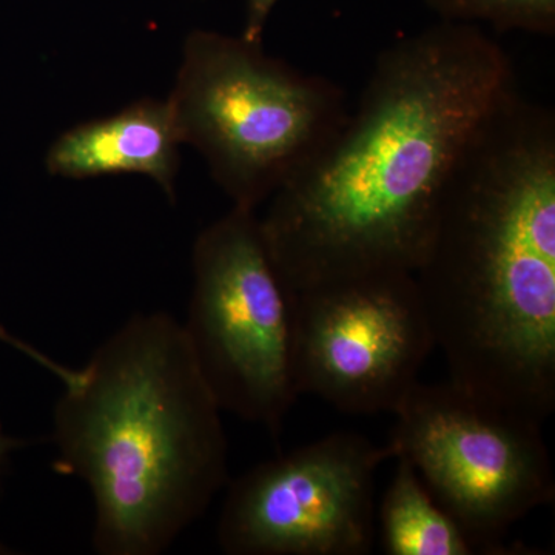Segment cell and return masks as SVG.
Wrapping results in <instances>:
<instances>
[{"label": "cell", "mask_w": 555, "mask_h": 555, "mask_svg": "<svg viewBox=\"0 0 555 555\" xmlns=\"http://www.w3.org/2000/svg\"><path fill=\"white\" fill-rule=\"evenodd\" d=\"M516 91L509 54L477 25L440 21L383 50L356 112L259 217L287 287L414 273L452 167Z\"/></svg>", "instance_id": "cell-1"}, {"label": "cell", "mask_w": 555, "mask_h": 555, "mask_svg": "<svg viewBox=\"0 0 555 555\" xmlns=\"http://www.w3.org/2000/svg\"><path fill=\"white\" fill-rule=\"evenodd\" d=\"M416 288L451 382L543 423L555 408V115L511 94L452 167Z\"/></svg>", "instance_id": "cell-2"}, {"label": "cell", "mask_w": 555, "mask_h": 555, "mask_svg": "<svg viewBox=\"0 0 555 555\" xmlns=\"http://www.w3.org/2000/svg\"><path fill=\"white\" fill-rule=\"evenodd\" d=\"M79 371L54 406V469L89 486L98 554L166 553L229 485L221 408L184 326L138 313Z\"/></svg>", "instance_id": "cell-3"}, {"label": "cell", "mask_w": 555, "mask_h": 555, "mask_svg": "<svg viewBox=\"0 0 555 555\" xmlns=\"http://www.w3.org/2000/svg\"><path fill=\"white\" fill-rule=\"evenodd\" d=\"M169 101L182 144L233 206L258 210L318 156L350 112L345 91L266 53L262 42L190 33Z\"/></svg>", "instance_id": "cell-4"}, {"label": "cell", "mask_w": 555, "mask_h": 555, "mask_svg": "<svg viewBox=\"0 0 555 555\" xmlns=\"http://www.w3.org/2000/svg\"><path fill=\"white\" fill-rule=\"evenodd\" d=\"M184 326L221 411L278 436L297 400L295 302L257 210L232 207L193 246Z\"/></svg>", "instance_id": "cell-5"}, {"label": "cell", "mask_w": 555, "mask_h": 555, "mask_svg": "<svg viewBox=\"0 0 555 555\" xmlns=\"http://www.w3.org/2000/svg\"><path fill=\"white\" fill-rule=\"evenodd\" d=\"M393 415V459L414 467L477 553L506 554L511 526L553 503L542 423L531 416L451 379L416 383Z\"/></svg>", "instance_id": "cell-6"}, {"label": "cell", "mask_w": 555, "mask_h": 555, "mask_svg": "<svg viewBox=\"0 0 555 555\" xmlns=\"http://www.w3.org/2000/svg\"><path fill=\"white\" fill-rule=\"evenodd\" d=\"M292 294L299 396L350 415L393 414L436 347L414 273H367Z\"/></svg>", "instance_id": "cell-7"}, {"label": "cell", "mask_w": 555, "mask_h": 555, "mask_svg": "<svg viewBox=\"0 0 555 555\" xmlns=\"http://www.w3.org/2000/svg\"><path fill=\"white\" fill-rule=\"evenodd\" d=\"M389 443L335 433L248 469L229 483L218 543L232 555H366L374 481Z\"/></svg>", "instance_id": "cell-8"}, {"label": "cell", "mask_w": 555, "mask_h": 555, "mask_svg": "<svg viewBox=\"0 0 555 555\" xmlns=\"http://www.w3.org/2000/svg\"><path fill=\"white\" fill-rule=\"evenodd\" d=\"M181 145L169 101L149 98L64 131L50 145L46 166L51 177L65 179L145 175L175 203Z\"/></svg>", "instance_id": "cell-9"}, {"label": "cell", "mask_w": 555, "mask_h": 555, "mask_svg": "<svg viewBox=\"0 0 555 555\" xmlns=\"http://www.w3.org/2000/svg\"><path fill=\"white\" fill-rule=\"evenodd\" d=\"M397 460L396 476L379 509L386 554H478L462 526L427 491L414 467L404 459Z\"/></svg>", "instance_id": "cell-10"}, {"label": "cell", "mask_w": 555, "mask_h": 555, "mask_svg": "<svg viewBox=\"0 0 555 555\" xmlns=\"http://www.w3.org/2000/svg\"><path fill=\"white\" fill-rule=\"evenodd\" d=\"M443 22L553 38L555 0H423Z\"/></svg>", "instance_id": "cell-11"}, {"label": "cell", "mask_w": 555, "mask_h": 555, "mask_svg": "<svg viewBox=\"0 0 555 555\" xmlns=\"http://www.w3.org/2000/svg\"><path fill=\"white\" fill-rule=\"evenodd\" d=\"M0 341L5 343L14 349L20 350L25 357L30 358L35 361L38 366L49 371L53 377H56L62 383V386H69L79 378V369H73L65 366V364L57 363V361L51 360L50 357L43 356L40 350L28 345V343L22 341V339L13 337L2 326H0Z\"/></svg>", "instance_id": "cell-12"}, {"label": "cell", "mask_w": 555, "mask_h": 555, "mask_svg": "<svg viewBox=\"0 0 555 555\" xmlns=\"http://www.w3.org/2000/svg\"><path fill=\"white\" fill-rule=\"evenodd\" d=\"M278 2L280 0H246V24L241 36L254 42H262L266 24Z\"/></svg>", "instance_id": "cell-13"}, {"label": "cell", "mask_w": 555, "mask_h": 555, "mask_svg": "<svg viewBox=\"0 0 555 555\" xmlns=\"http://www.w3.org/2000/svg\"><path fill=\"white\" fill-rule=\"evenodd\" d=\"M25 444H27V441L14 440V438L5 436L2 426H0V469H2L7 455H9L11 451L25 447Z\"/></svg>", "instance_id": "cell-14"}]
</instances>
